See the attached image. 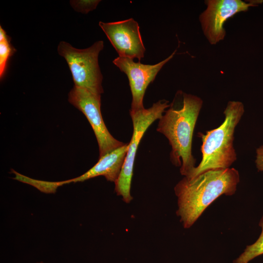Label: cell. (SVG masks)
Listing matches in <instances>:
<instances>
[{
  "instance_id": "5b68a950",
  "label": "cell",
  "mask_w": 263,
  "mask_h": 263,
  "mask_svg": "<svg viewBox=\"0 0 263 263\" xmlns=\"http://www.w3.org/2000/svg\"><path fill=\"white\" fill-rule=\"evenodd\" d=\"M169 101L160 100L153 103L148 109L136 112H131L130 115L133 124V133L128 143V149L125 161L120 175L114 183L115 192L121 196L123 200L129 203L132 200L130 192L133 169L136 153L139 142L144 133L152 123L159 119L164 114L166 109L169 107Z\"/></svg>"
},
{
  "instance_id": "277c9868",
  "label": "cell",
  "mask_w": 263,
  "mask_h": 263,
  "mask_svg": "<svg viewBox=\"0 0 263 263\" xmlns=\"http://www.w3.org/2000/svg\"><path fill=\"white\" fill-rule=\"evenodd\" d=\"M103 48L102 40L84 49L74 48L65 41L60 42L57 52L67 61L75 86L100 94L103 93V76L98 62V55Z\"/></svg>"
},
{
  "instance_id": "8992f818",
  "label": "cell",
  "mask_w": 263,
  "mask_h": 263,
  "mask_svg": "<svg viewBox=\"0 0 263 263\" xmlns=\"http://www.w3.org/2000/svg\"><path fill=\"white\" fill-rule=\"evenodd\" d=\"M68 101L86 117L94 132L99 147V157L125 143L109 132L102 117L101 94L74 86L68 94Z\"/></svg>"
},
{
  "instance_id": "52a82bcc",
  "label": "cell",
  "mask_w": 263,
  "mask_h": 263,
  "mask_svg": "<svg viewBox=\"0 0 263 263\" xmlns=\"http://www.w3.org/2000/svg\"><path fill=\"white\" fill-rule=\"evenodd\" d=\"M175 52L176 50L165 59L153 65L142 64L140 61L135 62L132 59L121 56L113 60L114 64L129 79L132 95L131 112L145 109L143 99L148 86L154 80L163 66L173 57Z\"/></svg>"
},
{
  "instance_id": "7a4b0ae2",
  "label": "cell",
  "mask_w": 263,
  "mask_h": 263,
  "mask_svg": "<svg viewBox=\"0 0 263 263\" xmlns=\"http://www.w3.org/2000/svg\"><path fill=\"white\" fill-rule=\"evenodd\" d=\"M182 104L177 107L173 102L159 119L157 131L163 134L171 147L170 158L180 173L188 177L195 168L192 154L194 130L203 100L196 95L183 93Z\"/></svg>"
},
{
  "instance_id": "5bb4252c",
  "label": "cell",
  "mask_w": 263,
  "mask_h": 263,
  "mask_svg": "<svg viewBox=\"0 0 263 263\" xmlns=\"http://www.w3.org/2000/svg\"><path fill=\"white\" fill-rule=\"evenodd\" d=\"M255 163L258 169L263 171V145L260 146L256 150Z\"/></svg>"
},
{
  "instance_id": "7c38bea8",
  "label": "cell",
  "mask_w": 263,
  "mask_h": 263,
  "mask_svg": "<svg viewBox=\"0 0 263 263\" xmlns=\"http://www.w3.org/2000/svg\"><path fill=\"white\" fill-rule=\"evenodd\" d=\"M15 51V49L10 43V38L9 36H7L4 39L0 41V78L1 80L4 76L8 60Z\"/></svg>"
},
{
  "instance_id": "30bf717a",
  "label": "cell",
  "mask_w": 263,
  "mask_h": 263,
  "mask_svg": "<svg viewBox=\"0 0 263 263\" xmlns=\"http://www.w3.org/2000/svg\"><path fill=\"white\" fill-rule=\"evenodd\" d=\"M128 149V143L99 157L98 162L89 170L77 177L59 182H49L51 190L55 192L56 189L71 183L83 182L98 176H103L106 180L115 183L117 180L124 164Z\"/></svg>"
},
{
  "instance_id": "9a60e30c",
  "label": "cell",
  "mask_w": 263,
  "mask_h": 263,
  "mask_svg": "<svg viewBox=\"0 0 263 263\" xmlns=\"http://www.w3.org/2000/svg\"><path fill=\"white\" fill-rule=\"evenodd\" d=\"M44 263L41 262H39V263Z\"/></svg>"
},
{
  "instance_id": "4fadbf2b",
  "label": "cell",
  "mask_w": 263,
  "mask_h": 263,
  "mask_svg": "<svg viewBox=\"0 0 263 263\" xmlns=\"http://www.w3.org/2000/svg\"><path fill=\"white\" fill-rule=\"evenodd\" d=\"M100 0H71L70 3L73 8L76 11L84 14L94 10Z\"/></svg>"
},
{
  "instance_id": "8fae6325",
  "label": "cell",
  "mask_w": 263,
  "mask_h": 263,
  "mask_svg": "<svg viewBox=\"0 0 263 263\" xmlns=\"http://www.w3.org/2000/svg\"><path fill=\"white\" fill-rule=\"evenodd\" d=\"M259 226L262 228V232L258 240L253 244L247 245L244 252L233 261V263H248L263 254V216L260 220Z\"/></svg>"
},
{
  "instance_id": "ba28073f",
  "label": "cell",
  "mask_w": 263,
  "mask_h": 263,
  "mask_svg": "<svg viewBox=\"0 0 263 263\" xmlns=\"http://www.w3.org/2000/svg\"><path fill=\"white\" fill-rule=\"evenodd\" d=\"M205 3L207 7L200 15L199 20L205 36L212 45L224 39L226 34L224 24L227 19L252 5L241 0H207Z\"/></svg>"
},
{
  "instance_id": "9c48e42d",
  "label": "cell",
  "mask_w": 263,
  "mask_h": 263,
  "mask_svg": "<svg viewBox=\"0 0 263 263\" xmlns=\"http://www.w3.org/2000/svg\"><path fill=\"white\" fill-rule=\"evenodd\" d=\"M104 31L119 56L139 61L144 57V47L137 21L132 18L111 22L99 21Z\"/></svg>"
},
{
  "instance_id": "3957f363",
  "label": "cell",
  "mask_w": 263,
  "mask_h": 263,
  "mask_svg": "<svg viewBox=\"0 0 263 263\" xmlns=\"http://www.w3.org/2000/svg\"><path fill=\"white\" fill-rule=\"evenodd\" d=\"M244 112L241 102L229 101L224 112L225 119L222 124L205 134L199 133L202 142V160L187 178L192 179L209 170L229 168L236 160L234 134Z\"/></svg>"
},
{
  "instance_id": "6da1fadb",
  "label": "cell",
  "mask_w": 263,
  "mask_h": 263,
  "mask_svg": "<svg viewBox=\"0 0 263 263\" xmlns=\"http://www.w3.org/2000/svg\"><path fill=\"white\" fill-rule=\"evenodd\" d=\"M239 181V172L233 168L209 170L192 179L185 177L180 180L174 191L178 198L176 214L184 227H191L221 195L234 194Z\"/></svg>"
}]
</instances>
